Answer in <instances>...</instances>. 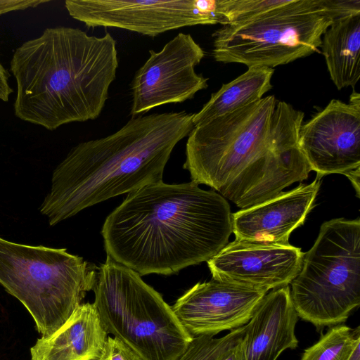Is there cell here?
<instances>
[{"mask_svg":"<svg viewBox=\"0 0 360 360\" xmlns=\"http://www.w3.org/2000/svg\"><path fill=\"white\" fill-rule=\"evenodd\" d=\"M274 96L193 127L184 168L245 209L273 198L311 171L298 143L302 122Z\"/></svg>","mask_w":360,"mask_h":360,"instance_id":"obj_1","label":"cell"},{"mask_svg":"<svg viewBox=\"0 0 360 360\" xmlns=\"http://www.w3.org/2000/svg\"><path fill=\"white\" fill-rule=\"evenodd\" d=\"M228 201L191 181L128 193L101 229L107 256L140 276L172 275L207 262L232 233Z\"/></svg>","mask_w":360,"mask_h":360,"instance_id":"obj_2","label":"cell"},{"mask_svg":"<svg viewBox=\"0 0 360 360\" xmlns=\"http://www.w3.org/2000/svg\"><path fill=\"white\" fill-rule=\"evenodd\" d=\"M118 68L115 39L79 28H46L14 51L10 70L16 84L14 115L53 131L96 119Z\"/></svg>","mask_w":360,"mask_h":360,"instance_id":"obj_3","label":"cell"},{"mask_svg":"<svg viewBox=\"0 0 360 360\" xmlns=\"http://www.w3.org/2000/svg\"><path fill=\"white\" fill-rule=\"evenodd\" d=\"M193 115H141L113 134L78 143L54 169L40 212L53 226L87 207L162 181L173 149L193 128Z\"/></svg>","mask_w":360,"mask_h":360,"instance_id":"obj_4","label":"cell"},{"mask_svg":"<svg viewBox=\"0 0 360 360\" xmlns=\"http://www.w3.org/2000/svg\"><path fill=\"white\" fill-rule=\"evenodd\" d=\"M98 267L65 248L0 237V284L32 316L42 337L61 327L93 289Z\"/></svg>","mask_w":360,"mask_h":360,"instance_id":"obj_5","label":"cell"},{"mask_svg":"<svg viewBox=\"0 0 360 360\" xmlns=\"http://www.w3.org/2000/svg\"><path fill=\"white\" fill-rule=\"evenodd\" d=\"M92 290L108 334L144 360H177L193 339L158 292L138 273L108 256Z\"/></svg>","mask_w":360,"mask_h":360,"instance_id":"obj_6","label":"cell"},{"mask_svg":"<svg viewBox=\"0 0 360 360\" xmlns=\"http://www.w3.org/2000/svg\"><path fill=\"white\" fill-rule=\"evenodd\" d=\"M290 297L298 317L317 329L345 323L360 304V219L323 223Z\"/></svg>","mask_w":360,"mask_h":360,"instance_id":"obj_7","label":"cell"},{"mask_svg":"<svg viewBox=\"0 0 360 360\" xmlns=\"http://www.w3.org/2000/svg\"><path fill=\"white\" fill-rule=\"evenodd\" d=\"M333 22L320 0H291L250 20L225 25L213 34L217 62L274 68L320 53Z\"/></svg>","mask_w":360,"mask_h":360,"instance_id":"obj_8","label":"cell"},{"mask_svg":"<svg viewBox=\"0 0 360 360\" xmlns=\"http://www.w3.org/2000/svg\"><path fill=\"white\" fill-rule=\"evenodd\" d=\"M222 0H66L74 19L89 27H116L155 37L199 25H224Z\"/></svg>","mask_w":360,"mask_h":360,"instance_id":"obj_9","label":"cell"},{"mask_svg":"<svg viewBox=\"0 0 360 360\" xmlns=\"http://www.w3.org/2000/svg\"><path fill=\"white\" fill-rule=\"evenodd\" d=\"M136 71L131 84L130 115L136 117L168 103H183L207 87L195 68L205 52L190 34L179 33Z\"/></svg>","mask_w":360,"mask_h":360,"instance_id":"obj_10","label":"cell"},{"mask_svg":"<svg viewBox=\"0 0 360 360\" xmlns=\"http://www.w3.org/2000/svg\"><path fill=\"white\" fill-rule=\"evenodd\" d=\"M298 143L317 178L360 169V94L353 91L349 103L331 100L302 124Z\"/></svg>","mask_w":360,"mask_h":360,"instance_id":"obj_11","label":"cell"},{"mask_svg":"<svg viewBox=\"0 0 360 360\" xmlns=\"http://www.w3.org/2000/svg\"><path fill=\"white\" fill-rule=\"evenodd\" d=\"M266 292L212 278L188 290L172 309L193 338L214 337L246 325Z\"/></svg>","mask_w":360,"mask_h":360,"instance_id":"obj_12","label":"cell"},{"mask_svg":"<svg viewBox=\"0 0 360 360\" xmlns=\"http://www.w3.org/2000/svg\"><path fill=\"white\" fill-rule=\"evenodd\" d=\"M299 248L235 240L207 261L212 278L264 290L289 285L302 268Z\"/></svg>","mask_w":360,"mask_h":360,"instance_id":"obj_13","label":"cell"},{"mask_svg":"<svg viewBox=\"0 0 360 360\" xmlns=\"http://www.w3.org/2000/svg\"><path fill=\"white\" fill-rule=\"evenodd\" d=\"M321 186L317 178L300 184L273 198L232 213V233L237 240L279 245H289L290 233L302 225L314 207Z\"/></svg>","mask_w":360,"mask_h":360,"instance_id":"obj_14","label":"cell"},{"mask_svg":"<svg viewBox=\"0 0 360 360\" xmlns=\"http://www.w3.org/2000/svg\"><path fill=\"white\" fill-rule=\"evenodd\" d=\"M297 320L289 285L266 292L245 325L242 344L246 360H277L285 349H296Z\"/></svg>","mask_w":360,"mask_h":360,"instance_id":"obj_15","label":"cell"},{"mask_svg":"<svg viewBox=\"0 0 360 360\" xmlns=\"http://www.w3.org/2000/svg\"><path fill=\"white\" fill-rule=\"evenodd\" d=\"M108 337L94 303H82L57 330L37 340L31 360H96Z\"/></svg>","mask_w":360,"mask_h":360,"instance_id":"obj_16","label":"cell"},{"mask_svg":"<svg viewBox=\"0 0 360 360\" xmlns=\"http://www.w3.org/2000/svg\"><path fill=\"white\" fill-rule=\"evenodd\" d=\"M321 47L337 89L354 87L360 78V14L333 20Z\"/></svg>","mask_w":360,"mask_h":360,"instance_id":"obj_17","label":"cell"},{"mask_svg":"<svg viewBox=\"0 0 360 360\" xmlns=\"http://www.w3.org/2000/svg\"><path fill=\"white\" fill-rule=\"evenodd\" d=\"M274 70L267 67H249L231 82L224 84L193 117V127L243 108L261 98L272 85Z\"/></svg>","mask_w":360,"mask_h":360,"instance_id":"obj_18","label":"cell"},{"mask_svg":"<svg viewBox=\"0 0 360 360\" xmlns=\"http://www.w3.org/2000/svg\"><path fill=\"white\" fill-rule=\"evenodd\" d=\"M359 342V326L352 328L343 324L334 326L304 350L300 360H347Z\"/></svg>","mask_w":360,"mask_h":360,"instance_id":"obj_19","label":"cell"},{"mask_svg":"<svg viewBox=\"0 0 360 360\" xmlns=\"http://www.w3.org/2000/svg\"><path fill=\"white\" fill-rule=\"evenodd\" d=\"M244 334L245 326L219 338L205 335L194 337L177 360H218L224 352L239 342Z\"/></svg>","mask_w":360,"mask_h":360,"instance_id":"obj_20","label":"cell"},{"mask_svg":"<svg viewBox=\"0 0 360 360\" xmlns=\"http://www.w3.org/2000/svg\"><path fill=\"white\" fill-rule=\"evenodd\" d=\"M291 0H222L224 25L243 22L255 18Z\"/></svg>","mask_w":360,"mask_h":360,"instance_id":"obj_21","label":"cell"},{"mask_svg":"<svg viewBox=\"0 0 360 360\" xmlns=\"http://www.w3.org/2000/svg\"><path fill=\"white\" fill-rule=\"evenodd\" d=\"M96 360L144 359L118 338L108 336L103 351Z\"/></svg>","mask_w":360,"mask_h":360,"instance_id":"obj_22","label":"cell"},{"mask_svg":"<svg viewBox=\"0 0 360 360\" xmlns=\"http://www.w3.org/2000/svg\"><path fill=\"white\" fill-rule=\"evenodd\" d=\"M333 21L354 14H360V0H320Z\"/></svg>","mask_w":360,"mask_h":360,"instance_id":"obj_23","label":"cell"},{"mask_svg":"<svg viewBox=\"0 0 360 360\" xmlns=\"http://www.w3.org/2000/svg\"><path fill=\"white\" fill-rule=\"evenodd\" d=\"M49 0H0V15L6 13L32 8Z\"/></svg>","mask_w":360,"mask_h":360,"instance_id":"obj_24","label":"cell"},{"mask_svg":"<svg viewBox=\"0 0 360 360\" xmlns=\"http://www.w3.org/2000/svg\"><path fill=\"white\" fill-rule=\"evenodd\" d=\"M10 75L7 70L0 61V100L7 102L11 94L13 92L9 84Z\"/></svg>","mask_w":360,"mask_h":360,"instance_id":"obj_25","label":"cell"},{"mask_svg":"<svg viewBox=\"0 0 360 360\" xmlns=\"http://www.w3.org/2000/svg\"><path fill=\"white\" fill-rule=\"evenodd\" d=\"M242 340L243 338L233 347L224 352L218 360H246Z\"/></svg>","mask_w":360,"mask_h":360,"instance_id":"obj_26","label":"cell"},{"mask_svg":"<svg viewBox=\"0 0 360 360\" xmlns=\"http://www.w3.org/2000/svg\"><path fill=\"white\" fill-rule=\"evenodd\" d=\"M347 360H360V342L356 344Z\"/></svg>","mask_w":360,"mask_h":360,"instance_id":"obj_27","label":"cell"}]
</instances>
